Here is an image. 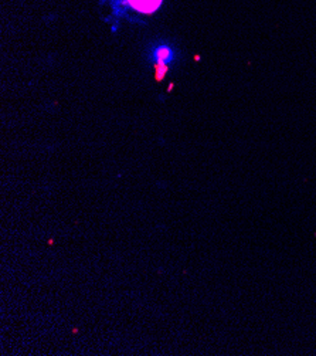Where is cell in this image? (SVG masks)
Listing matches in <instances>:
<instances>
[{"instance_id":"obj_1","label":"cell","mask_w":316,"mask_h":356,"mask_svg":"<svg viewBox=\"0 0 316 356\" xmlns=\"http://www.w3.org/2000/svg\"><path fill=\"white\" fill-rule=\"evenodd\" d=\"M129 5L140 13L151 15L159 9L162 0H128Z\"/></svg>"},{"instance_id":"obj_2","label":"cell","mask_w":316,"mask_h":356,"mask_svg":"<svg viewBox=\"0 0 316 356\" xmlns=\"http://www.w3.org/2000/svg\"><path fill=\"white\" fill-rule=\"evenodd\" d=\"M156 56L160 58V60H170L172 58V53L169 49H159Z\"/></svg>"}]
</instances>
